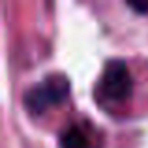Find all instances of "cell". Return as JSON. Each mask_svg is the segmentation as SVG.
Listing matches in <instances>:
<instances>
[{"label":"cell","instance_id":"6da1fadb","mask_svg":"<svg viewBox=\"0 0 148 148\" xmlns=\"http://www.w3.org/2000/svg\"><path fill=\"white\" fill-rule=\"evenodd\" d=\"M69 94V81L62 73H53L45 77L41 83L30 86L23 96L26 111L32 114H41L45 109L60 105Z\"/></svg>","mask_w":148,"mask_h":148},{"label":"cell","instance_id":"7a4b0ae2","mask_svg":"<svg viewBox=\"0 0 148 148\" xmlns=\"http://www.w3.org/2000/svg\"><path fill=\"white\" fill-rule=\"evenodd\" d=\"M101 86H103L105 96L114 101H124L126 98H130L133 83H131V75L126 62L120 58L109 60L101 75Z\"/></svg>","mask_w":148,"mask_h":148},{"label":"cell","instance_id":"3957f363","mask_svg":"<svg viewBox=\"0 0 148 148\" xmlns=\"http://www.w3.org/2000/svg\"><path fill=\"white\" fill-rule=\"evenodd\" d=\"M60 146L62 148H90L86 135L83 133L79 126H69L60 135Z\"/></svg>","mask_w":148,"mask_h":148},{"label":"cell","instance_id":"277c9868","mask_svg":"<svg viewBox=\"0 0 148 148\" xmlns=\"http://www.w3.org/2000/svg\"><path fill=\"white\" fill-rule=\"evenodd\" d=\"M127 6L135 11H141V13H146L148 11V4H133V2H127Z\"/></svg>","mask_w":148,"mask_h":148}]
</instances>
